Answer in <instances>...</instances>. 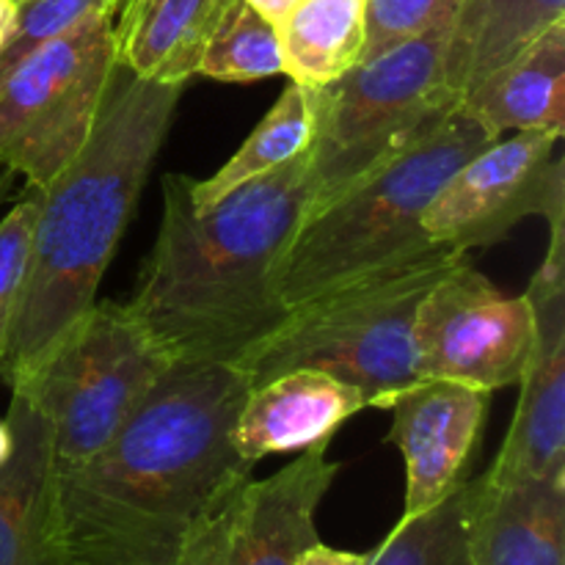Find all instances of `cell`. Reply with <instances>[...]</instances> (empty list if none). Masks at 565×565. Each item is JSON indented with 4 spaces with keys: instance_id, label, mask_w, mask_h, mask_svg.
<instances>
[{
    "instance_id": "cell-25",
    "label": "cell",
    "mask_w": 565,
    "mask_h": 565,
    "mask_svg": "<svg viewBox=\"0 0 565 565\" xmlns=\"http://www.w3.org/2000/svg\"><path fill=\"white\" fill-rule=\"evenodd\" d=\"M39 210V191L25 188V196L17 199L14 207L0 218V364L9 345L11 320L20 301L25 281L28 257H31L33 221Z\"/></svg>"
},
{
    "instance_id": "cell-10",
    "label": "cell",
    "mask_w": 565,
    "mask_h": 565,
    "mask_svg": "<svg viewBox=\"0 0 565 565\" xmlns=\"http://www.w3.org/2000/svg\"><path fill=\"white\" fill-rule=\"evenodd\" d=\"M561 138L550 130H519L463 160L425 213L430 241L469 254L500 243L530 215H544L550 230L565 226Z\"/></svg>"
},
{
    "instance_id": "cell-27",
    "label": "cell",
    "mask_w": 565,
    "mask_h": 565,
    "mask_svg": "<svg viewBox=\"0 0 565 565\" xmlns=\"http://www.w3.org/2000/svg\"><path fill=\"white\" fill-rule=\"evenodd\" d=\"M296 565H370V555H356V552H342L334 546H326L323 541H318L315 546H309Z\"/></svg>"
},
{
    "instance_id": "cell-13",
    "label": "cell",
    "mask_w": 565,
    "mask_h": 565,
    "mask_svg": "<svg viewBox=\"0 0 565 565\" xmlns=\"http://www.w3.org/2000/svg\"><path fill=\"white\" fill-rule=\"evenodd\" d=\"M491 392L456 381H414L375 408L392 414L390 441L406 463L403 516L412 519L445 500L467 480Z\"/></svg>"
},
{
    "instance_id": "cell-1",
    "label": "cell",
    "mask_w": 565,
    "mask_h": 565,
    "mask_svg": "<svg viewBox=\"0 0 565 565\" xmlns=\"http://www.w3.org/2000/svg\"><path fill=\"white\" fill-rule=\"evenodd\" d=\"M232 364H171L108 445L55 467L66 565H174L191 530L246 478Z\"/></svg>"
},
{
    "instance_id": "cell-9",
    "label": "cell",
    "mask_w": 565,
    "mask_h": 565,
    "mask_svg": "<svg viewBox=\"0 0 565 565\" xmlns=\"http://www.w3.org/2000/svg\"><path fill=\"white\" fill-rule=\"evenodd\" d=\"M533 337L527 296H505L461 257L430 285L417 309L419 381H456L483 392L516 386Z\"/></svg>"
},
{
    "instance_id": "cell-8",
    "label": "cell",
    "mask_w": 565,
    "mask_h": 565,
    "mask_svg": "<svg viewBox=\"0 0 565 565\" xmlns=\"http://www.w3.org/2000/svg\"><path fill=\"white\" fill-rule=\"evenodd\" d=\"M114 70V14L28 53L0 81V169L44 191L92 136Z\"/></svg>"
},
{
    "instance_id": "cell-28",
    "label": "cell",
    "mask_w": 565,
    "mask_h": 565,
    "mask_svg": "<svg viewBox=\"0 0 565 565\" xmlns=\"http://www.w3.org/2000/svg\"><path fill=\"white\" fill-rule=\"evenodd\" d=\"M248 6H252L254 11H259V14L265 17V20H270L276 25V22L281 20V17H285V11L290 9L292 3H296V0H246Z\"/></svg>"
},
{
    "instance_id": "cell-12",
    "label": "cell",
    "mask_w": 565,
    "mask_h": 565,
    "mask_svg": "<svg viewBox=\"0 0 565 565\" xmlns=\"http://www.w3.org/2000/svg\"><path fill=\"white\" fill-rule=\"evenodd\" d=\"M524 296L533 307V351L505 445L486 472L494 483L565 480V226L550 230L546 257Z\"/></svg>"
},
{
    "instance_id": "cell-26",
    "label": "cell",
    "mask_w": 565,
    "mask_h": 565,
    "mask_svg": "<svg viewBox=\"0 0 565 565\" xmlns=\"http://www.w3.org/2000/svg\"><path fill=\"white\" fill-rule=\"evenodd\" d=\"M458 3L461 0H367V44L362 64L439 22L452 20Z\"/></svg>"
},
{
    "instance_id": "cell-32",
    "label": "cell",
    "mask_w": 565,
    "mask_h": 565,
    "mask_svg": "<svg viewBox=\"0 0 565 565\" xmlns=\"http://www.w3.org/2000/svg\"><path fill=\"white\" fill-rule=\"evenodd\" d=\"M20 3H28V0H17V6H20Z\"/></svg>"
},
{
    "instance_id": "cell-5",
    "label": "cell",
    "mask_w": 565,
    "mask_h": 565,
    "mask_svg": "<svg viewBox=\"0 0 565 565\" xmlns=\"http://www.w3.org/2000/svg\"><path fill=\"white\" fill-rule=\"evenodd\" d=\"M467 254L436 248L425 257L362 276L290 309L279 329L235 367L257 386L315 367L364 392L370 406L419 381L414 320L425 292Z\"/></svg>"
},
{
    "instance_id": "cell-6",
    "label": "cell",
    "mask_w": 565,
    "mask_h": 565,
    "mask_svg": "<svg viewBox=\"0 0 565 565\" xmlns=\"http://www.w3.org/2000/svg\"><path fill=\"white\" fill-rule=\"evenodd\" d=\"M450 28L452 20L439 22L329 86L312 88L315 136L303 215L406 152L458 108L445 75Z\"/></svg>"
},
{
    "instance_id": "cell-29",
    "label": "cell",
    "mask_w": 565,
    "mask_h": 565,
    "mask_svg": "<svg viewBox=\"0 0 565 565\" xmlns=\"http://www.w3.org/2000/svg\"><path fill=\"white\" fill-rule=\"evenodd\" d=\"M17 0H0V50H3L6 39H9L11 28H14V20H17Z\"/></svg>"
},
{
    "instance_id": "cell-18",
    "label": "cell",
    "mask_w": 565,
    "mask_h": 565,
    "mask_svg": "<svg viewBox=\"0 0 565 565\" xmlns=\"http://www.w3.org/2000/svg\"><path fill=\"white\" fill-rule=\"evenodd\" d=\"M232 0H119L116 64L163 86H185Z\"/></svg>"
},
{
    "instance_id": "cell-7",
    "label": "cell",
    "mask_w": 565,
    "mask_h": 565,
    "mask_svg": "<svg viewBox=\"0 0 565 565\" xmlns=\"http://www.w3.org/2000/svg\"><path fill=\"white\" fill-rule=\"evenodd\" d=\"M171 364L127 303L94 301L11 390L42 412L55 467H72L114 439Z\"/></svg>"
},
{
    "instance_id": "cell-16",
    "label": "cell",
    "mask_w": 565,
    "mask_h": 565,
    "mask_svg": "<svg viewBox=\"0 0 565 565\" xmlns=\"http://www.w3.org/2000/svg\"><path fill=\"white\" fill-rule=\"evenodd\" d=\"M472 565H565V480H472Z\"/></svg>"
},
{
    "instance_id": "cell-3",
    "label": "cell",
    "mask_w": 565,
    "mask_h": 565,
    "mask_svg": "<svg viewBox=\"0 0 565 565\" xmlns=\"http://www.w3.org/2000/svg\"><path fill=\"white\" fill-rule=\"evenodd\" d=\"M182 88L141 81L116 64L88 141L39 191L31 257L0 364V381L9 386L31 373L97 301Z\"/></svg>"
},
{
    "instance_id": "cell-22",
    "label": "cell",
    "mask_w": 565,
    "mask_h": 565,
    "mask_svg": "<svg viewBox=\"0 0 565 565\" xmlns=\"http://www.w3.org/2000/svg\"><path fill=\"white\" fill-rule=\"evenodd\" d=\"M472 480L412 519H401L370 552V565H472L469 557Z\"/></svg>"
},
{
    "instance_id": "cell-24",
    "label": "cell",
    "mask_w": 565,
    "mask_h": 565,
    "mask_svg": "<svg viewBox=\"0 0 565 565\" xmlns=\"http://www.w3.org/2000/svg\"><path fill=\"white\" fill-rule=\"evenodd\" d=\"M119 0H28L17 9L14 28L0 50V81L42 44L72 31L94 14H116Z\"/></svg>"
},
{
    "instance_id": "cell-20",
    "label": "cell",
    "mask_w": 565,
    "mask_h": 565,
    "mask_svg": "<svg viewBox=\"0 0 565 565\" xmlns=\"http://www.w3.org/2000/svg\"><path fill=\"white\" fill-rule=\"evenodd\" d=\"M281 75L303 88H323L362 64L367 0H296L276 22Z\"/></svg>"
},
{
    "instance_id": "cell-4",
    "label": "cell",
    "mask_w": 565,
    "mask_h": 565,
    "mask_svg": "<svg viewBox=\"0 0 565 565\" xmlns=\"http://www.w3.org/2000/svg\"><path fill=\"white\" fill-rule=\"evenodd\" d=\"M491 141V132L456 108L406 152L303 215L279 268L287 312L441 248L425 232V213L458 166Z\"/></svg>"
},
{
    "instance_id": "cell-23",
    "label": "cell",
    "mask_w": 565,
    "mask_h": 565,
    "mask_svg": "<svg viewBox=\"0 0 565 565\" xmlns=\"http://www.w3.org/2000/svg\"><path fill=\"white\" fill-rule=\"evenodd\" d=\"M196 75L221 83H252L281 75V50L276 25L246 0H232L224 20L207 42Z\"/></svg>"
},
{
    "instance_id": "cell-14",
    "label": "cell",
    "mask_w": 565,
    "mask_h": 565,
    "mask_svg": "<svg viewBox=\"0 0 565 565\" xmlns=\"http://www.w3.org/2000/svg\"><path fill=\"white\" fill-rule=\"evenodd\" d=\"M11 456L0 467V565H66L55 508V456L42 412L11 390Z\"/></svg>"
},
{
    "instance_id": "cell-2",
    "label": "cell",
    "mask_w": 565,
    "mask_h": 565,
    "mask_svg": "<svg viewBox=\"0 0 565 565\" xmlns=\"http://www.w3.org/2000/svg\"><path fill=\"white\" fill-rule=\"evenodd\" d=\"M309 199V149L196 213L163 177V218L127 309L174 364H232L287 318L279 268Z\"/></svg>"
},
{
    "instance_id": "cell-11",
    "label": "cell",
    "mask_w": 565,
    "mask_h": 565,
    "mask_svg": "<svg viewBox=\"0 0 565 565\" xmlns=\"http://www.w3.org/2000/svg\"><path fill=\"white\" fill-rule=\"evenodd\" d=\"M340 469L318 441L270 478H246L191 530L174 565H296L320 541L315 513Z\"/></svg>"
},
{
    "instance_id": "cell-21",
    "label": "cell",
    "mask_w": 565,
    "mask_h": 565,
    "mask_svg": "<svg viewBox=\"0 0 565 565\" xmlns=\"http://www.w3.org/2000/svg\"><path fill=\"white\" fill-rule=\"evenodd\" d=\"M315 136V97L312 88L287 83L285 92L241 143L235 154L207 180H191V204L196 213L213 207L246 182L290 163L307 152Z\"/></svg>"
},
{
    "instance_id": "cell-15",
    "label": "cell",
    "mask_w": 565,
    "mask_h": 565,
    "mask_svg": "<svg viewBox=\"0 0 565 565\" xmlns=\"http://www.w3.org/2000/svg\"><path fill=\"white\" fill-rule=\"evenodd\" d=\"M370 406L362 390L315 367L281 373L252 386L235 419V447L252 467L270 452L331 441L340 425Z\"/></svg>"
},
{
    "instance_id": "cell-19",
    "label": "cell",
    "mask_w": 565,
    "mask_h": 565,
    "mask_svg": "<svg viewBox=\"0 0 565 565\" xmlns=\"http://www.w3.org/2000/svg\"><path fill=\"white\" fill-rule=\"evenodd\" d=\"M565 20V0H461L447 39V88L458 99Z\"/></svg>"
},
{
    "instance_id": "cell-17",
    "label": "cell",
    "mask_w": 565,
    "mask_h": 565,
    "mask_svg": "<svg viewBox=\"0 0 565 565\" xmlns=\"http://www.w3.org/2000/svg\"><path fill=\"white\" fill-rule=\"evenodd\" d=\"M458 110L502 138L519 130L565 132V20L475 83Z\"/></svg>"
},
{
    "instance_id": "cell-30",
    "label": "cell",
    "mask_w": 565,
    "mask_h": 565,
    "mask_svg": "<svg viewBox=\"0 0 565 565\" xmlns=\"http://www.w3.org/2000/svg\"><path fill=\"white\" fill-rule=\"evenodd\" d=\"M14 177H17L14 171H9V169L0 171V204H3L11 193H14Z\"/></svg>"
},
{
    "instance_id": "cell-31",
    "label": "cell",
    "mask_w": 565,
    "mask_h": 565,
    "mask_svg": "<svg viewBox=\"0 0 565 565\" xmlns=\"http://www.w3.org/2000/svg\"><path fill=\"white\" fill-rule=\"evenodd\" d=\"M11 456V434H9V425L6 419H0V467L6 463V458Z\"/></svg>"
}]
</instances>
